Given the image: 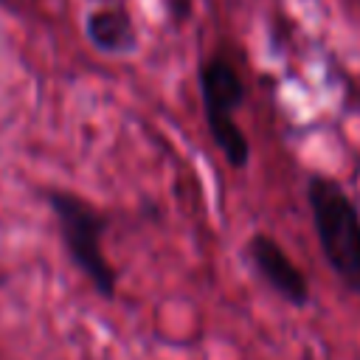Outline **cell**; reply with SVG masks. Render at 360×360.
<instances>
[{"label": "cell", "mask_w": 360, "mask_h": 360, "mask_svg": "<svg viewBox=\"0 0 360 360\" xmlns=\"http://www.w3.org/2000/svg\"><path fill=\"white\" fill-rule=\"evenodd\" d=\"M87 42L107 56H127L138 48V28L124 6H98L84 17Z\"/></svg>", "instance_id": "obj_5"}, {"label": "cell", "mask_w": 360, "mask_h": 360, "mask_svg": "<svg viewBox=\"0 0 360 360\" xmlns=\"http://www.w3.org/2000/svg\"><path fill=\"white\" fill-rule=\"evenodd\" d=\"M307 202L323 262L349 292H360V211L329 174L307 177Z\"/></svg>", "instance_id": "obj_1"}, {"label": "cell", "mask_w": 360, "mask_h": 360, "mask_svg": "<svg viewBox=\"0 0 360 360\" xmlns=\"http://www.w3.org/2000/svg\"><path fill=\"white\" fill-rule=\"evenodd\" d=\"M245 259L253 267V273L287 304L307 307L312 292L307 276L298 270V264L290 259V253L270 236V233H253L245 245Z\"/></svg>", "instance_id": "obj_3"}, {"label": "cell", "mask_w": 360, "mask_h": 360, "mask_svg": "<svg viewBox=\"0 0 360 360\" xmlns=\"http://www.w3.org/2000/svg\"><path fill=\"white\" fill-rule=\"evenodd\" d=\"M45 200H48V205L53 211V219H56V228H59V239H62L70 262L76 264V270L84 273V278L93 284V290L98 295L115 298L118 273L104 256L107 217L96 205L82 200L79 194L65 191V188L45 191Z\"/></svg>", "instance_id": "obj_2"}, {"label": "cell", "mask_w": 360, "mask_h": 360, "mask_svg": "<svg viewBox=\"0 0 360 360\" xmlns=\"http://www.w3.org/2000/svg\"><path fill=\"white\" fill-rule=\"evenodd\" d=\"M245 82L236 73V68L222 59L211 56L200 68V96H202V112L205 118H233V112L245 101Z\"/></svg>", "instance_id": "obj_4"}]
</instances>
